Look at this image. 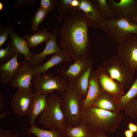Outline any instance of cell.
<instances>
[{"instance_id":"cell-1","label":"cell","mask_w":137,"mask_h":137,"mask_svg":"<svg viewBox=\"0 0 137 137\" xmlns=\"http://www.w3.org/2000/svg\"><path fill=\"white\" fill-rule=\"evenodd\" d=\"M63 20L60 32L61 47L76 61L88 59L90 51L88 35L90 26L85 14L77 11Z\"/></svg>"},{"instance_id":"cell-2","label":"cell","mask_w":137,"mask_h":137,"mask_svg":"<svg viewBox=\"0 0 137 137\" xmlns=\"http://www.w3.org/2000/svg\"><path fill=\"white\" fill-rule=\"evenodd\" d=\"M122 117V115L119 113L94 106L83 108L82 112V120L93 132H114L118 127Z\"/></svg>"},{"instance_id":"cell-3","label":"cell","mask_w":137,"mask_h":137,"mask_svg":"<svg viewBox=\"0 0 137 137\" xmlns=\"http://www.w3.org/2000/svg\"><path fill=\"white\" fill-rule=\"evenodd\" d=\"M61 97V108L67 125H78L82 121L84 98L73 85L69 84Z\"/></svg>"},{"instance_id":"cell-4","label":"cell","mask_w":137,"mask_h":137,"mask_svg":"<svg viewBox=\"0 0 137 137\" xmlns=\"http://www.w3.org/2000/svg\"><path fill=\"white\" fill-rule=\"evenodd\" d=\"M100 67L120 83L125 90L133 82L134 71L128 63L118 55L103 60Z\"/></svg>"},{"instance_id":"cell-5","label":"cell","mask_w":137,"mask_h":137,"mask_svg":"<svg viewBox=\"0 0 137 137\" xmlns=\"http://www.w3.org/2000/svg\"><path fill=\"white\" fill-rule=\"evenodd\" d=\"M61 97L55 94L47 97L46 107L38 118L40 124L49 129L64 131L67 124L61 109Z\"/></svg>"},{"instance_id":"cell-6","label":"cell","mask_w":137,"mask_h":137,"mask_svg":"<svg viewBox=\"0 0 137 137\" xmlns=\"http://www.w3.org/2000/svg\"><path fill=\"white\" fill-rule=\"evenodd\" d=\"M105 31L108 36L118 43L131 34H137V23L123 18L108 19Z\"/></svg>"},{"instance_id":"cell-7","label":"cell","mask_w":137,"mask_h":137,"mask_svg":"<svg viewBox=\"0 0 137 137\" xmlns=\"http://www.w3.org/2000/svg\"><path fill=\"white\" fill-rule=\"evenodd\" d=\"M68 84L67 81L60 76H54L46 72L34 77L32 82L36 92L47 94L54 90L62 93Z\"/></svg>"},{"instance_id":"cell-8","label":"cell","mask_w":137,"mask_h":137,"mask_svg":"<svg viewBox=\"0 0 137 137\" xmlns=\"http://www.w3.org/2000/svg\"><path fill=\"white\" fill-rule=\"evenodd\" d=\"M107 1L114 15V19H125L135 22L137 18V0H120L119 2L107 0Z\"/></svg>"},{"instance_id":"cell-9","label":"cell","mask_w":137,"mask_h":137,"mask_svg":"<svg viewBox=\"0 0 137 137\" xmlns=\"http://www.w3.org/2000/svg\"><path fill=\"white\" fill-rule=\"evenodd\" d=\"M118 55L130 65L134 72L137 71V34L130 35L118 43Z\"/></svg>"},{"instance_id":"cell-10","label":"cell","mask_w":137,"mask_h":137,"mask_svg":"<svg viewBox=\"0 0 137 137\" xmlns=\"http://www.w3.org/2000/svg\"><path fill=\"white\" fill-rule=\"evenodd\" d=\"M78 9L85 14L90 27L105 30L106 20L99 13L95 0H80Z\"/></svg>"},{"instance_id":"cell-11","label":"cell","mask_w":137,"mask_h":137,"mask_svg":"<svg viewBox=\"0 0 137 137\" xmlns=\"http://www.w3.org/2000/svg\"><path fill=\"white\" fill-rule=\"evenodd\" d=\"M33 90H18L14 93L10 101L12 110L20 116L27 115L33 95Z\"/></svg>"},{"instance_id":"cell-12","label":"cell","mask_w":137,"mask_h":137,"mask_svg":"<svg viewBox=\"0 0 137 137\" xmlns=\"http://www.w3.org/2000/svg\"><path fill=\"white\" fill-rule=\"evenodd\" d=\"M33 67L28 62H24L21 64L18 71L9 83V86L16 88L18 90L31 89L32 85L31 81L33 77Z\"/></svg>"},{"instance_id":"cell-13","label":"cell","mask_w":137,"mask_h":137,"mask_svg":"<svg viewBox=\"0 0 137 137\" xmlns=\"http://www.w3.org/2000/svg\"><path fill=\"white\" fill-rule=\"evenodd\" d=\"M96 71L100 87L104 91L112 95L119 102L125 91L123 87L111 78L108 74L100 67Z\"/></svg>"},{"instance_id":"cell-14","label":"cell","mask_w":137,"mask_h":137,"mask_svg":"<svg viewBox=\"0 0 137 137\" xmlns=\"http://www.w3.org/2000/svg\"><path fill=\"white\" fill-rule=\"evenodd\" d=\"M94 61L88 59L85 60H77L70 66L66 71L58 70L57 72L61 74L62 78L69 82L68 84H73L91 67H93Z\"/></svg>"},{"instance_id":"cell-15","label":"cell","mask_w":137,"mask_h":137,"mask_svg":"<svg viewBox=\"0 0 137 137\" xmlns=\"http://www.w3.org/2000/svg\"><path fill=\"white\" fill-rule=\"evenodd\" d=\"M103 91L99 85L96 71H92L89 79L88 93L84 100V108L94 106L99 96Z\"/></svg>"},{"instance_id":"cell-16","label":"cell","mask_w":137,"mask_h":137,"mask_svg":"<svg viewBox=\"0 0 137 137\" xmlns=\"http://www.w3.org/2000/svg\"><path fill=\"white\" fill-rule=\"evenodd\" d=\"M47 95L36 92L33 93L27 115L30 126L35 124L37 117L45 109L47 104Z\"/></svg>"},{"instance_id":"cell-17","label":"cell","mask_w":137,"mask_h":137,"mask_svg":"<svg viewBox=\"0 0 137 137\" xmlns=\"http://www.w3.org/2000/svg\"><path fill=\"white\" fill-rule=\"evenodd\" d=\"M71 58L63 50L60 52L54 53L52 54L51 57L44 63L33 67V77H34L41 75L51 68L61 63H70L72 61Z\"/></svg>"},{"instance_id":"cell-18","label":"cell","mask_w":137,"mask_h":137,"mask_svg":"<svg viewBox=\"0 0 137 137\" xmlns=\"http://www.w3.org/2000/svg\"><path fill=\"white\" fill-rule=\"evenodd\" d=\"M58 32V29L55 30L50 39L46 42L45 47L42 52L39 54H32V58L28 62L33 66H37L42 62L47 55L62 50L57 45L56 42V37Z\"/></svg>"},{"instance_id":"cell-19","label":"cell","mask_w":137,"mask_h":137,"mask_svg":"<svg viewBox=\"0 0 137 137\" xmlns=\"http://www.w3.org/2000/svg\"><path fill=\"white\" fill-rule=\"evenodd\" d=\"M17 54L8 61L0 65V78L3 84L9 83L19 69L21 64L18 62Z\"/></svg>"},{"instance_id":"cell-20","label":"cell","mask_w":137,"mask_h":137,"mask_svg":"<svg viewBox=\"0 0 137 137\" xmlns=\"http://www.w3.org/2000/svg\"><path fill=\"white\" fill-rule=\"evenodd\" d=\"M114 112L119 113V101L111 94L104 91L94 106Z\"/></svg>"},{"instance_id":"cell-21","label":"cell","mask_w":137,"mask_h":137,"mask_svg":"<svg viewBox=\"0 0 137 137\" xmlns=\"http://www.w3.org/2000/svg\"><path fill=\"white\" fill-rule=\"evenodd\" d=\"M80 3V0H56L58 20L61 22L67 16L79 11Z\"/></svg>"},{"instance_id":"cell-22","label":"cell","mask_w":137,"mask_h":137,"mask_svg":"<svg viewBox=\"0 0 137 137\" xmlns=\"http://www.w3.org/2000/svg\"><path fill=\"white\" fill-rule=\"evenodd\" d=\"M64 131L67 137H94V132L83 120L76 126L66 125Z\"/></svg>"},{"instance_id":"cell-23","label":"cell","mask_w":137,"mask_h":137,"mask_svg":"<svg viewBox=\"0 0 137 137\" xmlns=\"http://www.w3.org/2000/svg\"><path fill=\"white\" fill-rule=\"evenodd\" d=\"M9 35L18 52L23 56L26 61H28L30 60L32 58V54L29 50L27 41L24 38H22L17 35L12 29L10 31Z\"/></svg>"},{"instance_id":"cell-24","label":"cell","mask_w":137,"mask_h":137,"mask_svg":"<svg viewBox=\"0 0 137 137\" xmlns=\"http://www.w3.org/2000/svg\"><path fill=\"white\" fill-rule=\"evenodd\" d=\"M53 33L46 29L39 30L31 35H27L23 38L27 40L29 49L34 48L43 42H46L51 38Z\"/></svg>"},{"instance_id":"cell-25","label":"cell","mask_w":137,"mask_h":137,"mask_svg":"<svg viewBox=\"0 0 137 137\" xmlns=\"http://www.w3.org/2000/svg\"><path fill=\"white\" fill-rule=\"evenodd\" d=\"M26 133L28 135L34 134L37 137H67L64 131L55 129H43L35 124L30 126L26 130Z\"/></svg>"},{"instance_id":"cell-26","label":"cell","mask_w":137,"mask_h":137,"mask_svg":"<svg viewBox=\"0 0 137 137\" xmlns=\"http://www.w3.org/2000/svg\"><path fill=\"white\" fill-rule=\"evenodd\" d=\"M92 67H90L77 81L72 84L84 99L86 98L88 93L89 79Z\"/></svg>"},{"instance_id":"cell-27","label":"cell","mask_w":137,"mask_h":137,"mask_svg":"<svg viewBox=\"0 0 137 137\" xmlns=\"http://www.w3.org/2000/svg\"><path fill=\"white\" fill-rule=\"evenodd\" d=\"M7 41V46L6 48H0V64L8 61L16 54H20L15 48L12 41L8 40Z\"/></svg>"},{"instance_id":"cell-28","label":"cell","mask_w":137,"mask_h":137,"mask_svg":"<svg viewBox=\"0 0 137 137\" xmlns=\"http://www.w3.org/2000/svg\"><path fill=\"white\" fill-rule=\"evenodd\" d=\"M137 97V76L130 89L126 94L122 97L119 101V112L122 111L130 102L135 99Z\"/></svg>"},{"instance_id":"cell-29","label":"cell","mask_w":137,"mask_h":137,"mask_svg":"<svg viewBox=\"0 0 137 137\" xmlns=\"http://www.w3.org/2000/svg\"><path fill=\"white\" fill-rule=\"evenodd\" d=\"M98 10L106 20L114 19V15L108 5L107 0H95Z\"/></svg>"},{"instance_id":"cell-30","label":"cell","mask_w":137,"mask_h":137,"mask_svg":"<svg viewBox=\"0 0 137 137\" xmlns=\"http://www.w3.org/2000/svg\"><path fill=\"white\" fill-rule=\"evenodd\" d=\"M48 12L40 8L35 12L32 18L31 28L34 31H37L38 27Z\"/></svg>"},{"instance_id":"cell-31","label":"cell","mask_w":137,"mask_h":137,"mask_svg":"<svg viewBox=\"0 0 137 137\" xmlns=\"http://www.w3.org/2000/svg\"><path fill=\"white\" fill-rule=\"evenodd\" d=\"M125 113L131 118H137V99H135L130 102L124 109Z\"/></svg>"},{"instance_id":"cell-32","label":"cell","mask_w":137,"mask_h":137,"mask_svg":"<svg viewBox=\"0 0 137 137\" xmlns=\"http://www.w3.org/2000/svg\"><path fill=\"white\" fill-rule=\"evenodd\" d=\"M12 25L5 26H0V48L8 40L7 37L10 31L12 29Z\"/></svg>"},{"instance_id":"cell-33","label":"cell","mask_w":137,"mask_h":137,"mask_svg":"<svg viewBox=\"0 0 137 137\" xmlns=\"http://www.w3.org/2000/svg\"><path fill=\"white\" fill-rule=\"evenodd\" d=\"M56 0H41L40 8L48 12L54 9Z\"/></svg>"},{"instance_id":"cell-34","label":"cell","mask_w":137,"mask_h":137,"mask_svg":"<svg viewBox=\"0 0 137 137\" xmlns=\"http://www.w3.org/2000/svg\"><path fill=\"white\" fill-rule=\"evenodd\" d=\"M36 0H19L14 4V7L15 8L22 7H26L32 5Z\"/></svg>"},{"instance_id":"cell-35","label":"cell","mask_w":137,"mask_h":137,"mask_svg":"<svg viewBox=\"0 0 137 137\" xmlns=\"http://www.w3.org/2000/svg\"><path fill=\"white\" fill-rule=\"evenodd\" d=\"M12 134L10 131L0 128V137H11Z\"/></svg>"},{"instance_id":"cell-36","label":"cell","mask_w":137,"mask_h":137,"mask_svg":"<svg viewBox=\"0 0 137 137\" xmlns=\"http://www.w3.org/2000/svg\"><path fill=\"white\" fill-rule=\"evenodd\" d=\"M128 127L129 130L133 133H136L137 131V126L132 123L130 122L129 123Z\"/></svg>"},{"instance_id":"cell-37","label":"cell","mask_w":137,"mask_h":137,"mask_svg":"<svg viewBox=\"0 0 137 137\" xmlns=\"http://www.w3.org/2000/svg\"><path fill=\"white\" fill-rule=\"evenodd\" d=\"M94 137H108L105 134L104 132H94Z\"/></svg>"},{"instance_id":"cell-38","label":"cell","mask_w":137,"mask_h":137,"mask_svg":"<svg viewBox=\"0 0 137 137\" xmlns=\"http://www.w3.org/2000/svg\"><path fill=\"white\" fill-rule=\"evenodd\" d=\"M4 108V102L3 96L1 93L0 94V110L2 111Z\"/></svg>"},{"instance_id":"cell-39","label":"cell","mask_w":137,"mask_h":137,"mask_svg":"<svg viewBox=\"0 0 137 137\" xmlns=\"http://www.w3.org/2000/svg\"><path fill=\"white\" fill-rule=\"evenodd\" d=\"M133 132L130 130H127L124 132V135L125 137H133Z\"/></svg>"},{"instance_id":"cell-40","label":"cell","mask_w":137,"mask_h":137,"mask_svg":"<svg viewBox=\"0 0 137 137\" xmlns=\"http://www.w3.org/2000/svg\"><path fill=\"white\" fill-rule=\"evenodd\" d=\"M6 114L5 113H1L0 114V120H1L3 118L6 117Z\"/></svg>"},{"instance_id":"cell-41","label":"cell","mask_w":137,"mask_h":137,"mask_svg":"<svg viewBox=\"0 0 137 137\" xmlns=\"http://www.w3.org/2000/svg\"><path fill=\"white\" fill-rule=\"evenodd\" d=\"M4 8L3 4L1 2H0V10H2Z\"/></svg>"},{"instance_id":"cell-42","label":"cell","mask_w":137,"mask_h":137,"mask_svg":"<svg viewBox=\"0 0 137 137\" xmlns=\"http://www.w3.org/2000/svg\"><path fill=\"white\" fill-rule=\"evenodd\" d=\"M11 137H18V136L15 133L12 134Z\"/></svg>"},{"instance_id":"cell-43","label":"cell","mask_w":137,"mask_h":137,"mask_svg":"<svg viewBox=\"0 0 137 137\" xmlns=\"http://www.w3.org/2000/svg\"><path fill=\"white\" fill-rule=\"evenodd\" d=\"M136 125L137 126V123H136ZM136 136H137V132H136Z\"/></svg>"},{"instance_id":"cell-44","label":"cell","mask_w":137,"mask_h":137,"mask_svg":"<svg viewBox=\"0 0 137 137\" xmlns=\"http://www.w3.org/2000/svg\"><path fill=\"white\" fill-rule=\"evenodd\" d=\"M135 21L136 23H137V18L135 20Z\"/></svg>"}]
</instances>
